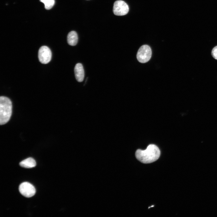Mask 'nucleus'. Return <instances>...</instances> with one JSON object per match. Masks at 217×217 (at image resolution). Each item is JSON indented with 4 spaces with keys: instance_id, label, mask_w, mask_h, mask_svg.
<instances>
[{
    "instance_id": "nucleus-5",
    "label": "nucleus",
    "mask_w": 217,
    "mask_h": 217,
    "mask_svg": "<svg viewBox=\"0 0 217 217\" xmlns=\"http://www.w3.org/2000/svg\"><path fill=\"white\" fill-rule=\"evenodd\" d=\"M19 189L20 193L25 197L29 198L34 196L36 190L33 185L28 182H24L19 186Z\"/></svg>"
},
{
    "instance_id": "nucleus-3",
    "label": "nucleus",
    "mask_w": 217,
    "mask_h": 217,
    "mask_svg": "<svg viewBox=\"0 0 217 217\" xmlns=\"http://www.w3.org/2000/svg\"><path fill=\"white\" fill-rule=\"evenodd\" d=\"M152 55V50L150 47L145 45L140 47L137 52V58L140 63H144L148 62Z\"/></svg>"
},
{
    "instance_id": "nucleus-7",
    "label": "nucleus",
    "mask_w": 217,
    "mask_h": 217,
    "mask_svg": "<svg viewBox=\"0 0 217 217\" xmlns=\"http://www.w3.org/2000/svg\"><path fill=\"white\" fill-rule=\"evenodd\" d=\"M74 71L76 79L78 82H82L84 77V72L83 67L80 63L77 64L75 66Z\"/></svg>"
},
{
    "instance_id": "nucleus-1",
    "label": "nucleus",
    "mask_w": 217,
    "mask_h": 217,
    "mask_svg": "<svg viewBox=\"0 0 217 217\" xmlns=\"http://www.w3.org/2000/svg\"><path fill=\"white\" fill-rule=\"evenodd\" d=\"M160 151L156 145L151 144L144 150L138 149L135 153L136 158L141 162L145 164L153 162L159 157Z\"/></svg>"
},
{
    "instance_id": "nucleus-8",
    "label": "nucleus",
    "mask_w": 217,
    "mask_h": 217,
    "mask_svg": "<svg viewBox=\"0 0 217 217\" xmlns=\"http://www.w3.org/2000/svg\"><path fill=\"white\" fill-rule=\"evenodd\" d=\"M67 42L71 46H75L77 43L78 37L77 33L72 31L70 32L67 36Z\"/></svg>"
},
{
    "instance_id": "nucleus-10",
    "label": "nucleus",
    "mask_w": 217,
    "mask_h": 217,
    "mask_svg": "<svg viewBox=\"0 0 217 217\" xmlns=\"http://www.w3.org/2000/svg\"><path fill=\"white\" fill-rule=\"evenodd\" d=\"M43 3L45 5V8L47 10L51 9L55 4V0H39Z\"/></svg>"
},
{
    "instance_id": "nucleus-4",
    "label": "nucleus",
    "mask_w": 217,
    "mask_h": 217,
    "mask_svg": "<svg viewBox=\"0 0 217 217\" xmlns=\"http://www.w3.org/2000/svg\"><path fill=\"white\" fill-rule=\"evenodd\" d=\"M129 8L127 4L122 0L115 1L114 4L113 12L117 16H123L126 14L129 11Z\"/></svg>"
},
{
    "instance_id": "nucleus-11",
    "label": "nucleus",
    "mask_w": 217,
    "mask_h": 217,
    "mask_svg": "<svg viewBox=\"0 0 217 217\" xmlns=\"http://www.w3.org/2000/svg\"><path fill=\"white\" fill-rule=\"evenodd\" d=\"M211 54L214 58L217 60V46H215L212 49Z\"/></svg>"
},
{
    "instance_id": "nucleus-2",
    "label": "nucleus",
    "mask_w": 217,
    "mask_h": 217,
    "mask_svg": "<svg viewBox=\"0 0 217 217\" xmlns=\"http://www.w3.org/2000/svg\"><path fill=\"white\" fill-rule=\"evenodd\" d=\"M12 112V102L8 98L0 97V124H4L9 120Z\"/></svg>"
},
{
    "instance_id": "nucleus-6",
    "label": "nucleus",
    "mask_w": 217,
    "mask_h": 217,
    "mask_svg": "<svg viewBox=\"0 0 217 217\" xmlns=\"http://www.w3.org/2000/svg\"><path fill=\"white\" fill-rule=\"evenodd\" d=\"M38 58L39 61L43 64L49 63L51 59L52 52L50 49L46 46H43L38 51Z\"/></svg>"
},
{
    "instance_id": "nucleus-9",
    "label": "nucleus",
    "mask_w": 217,
    "mask_h": 217,
    "mask_svg": "<svg viewBox=\"0 0 217 217\" xmlns=\"http://www.w3.org/2000/svg\"><path fill=\"white\" fill-rule=\"evenodd\" d=\"M19 164L21 167L26 168H30L35 167L36 165V163L33 159L30 157L21 161Z\"/></svg>"
}]
</instances>
